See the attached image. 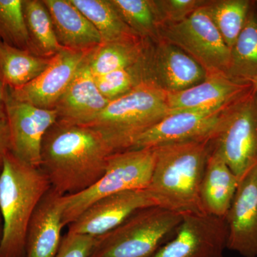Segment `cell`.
<instances>
[{
  "instance_id": "6da1fadb",
  "label": "cell",
  "mask_w": 257,
  "mask_h": 257,
  "mask_svg": "<svg viewBox=\"0 0 257 257\" xmlns=\"http://www.w3.org/2000/svg\"><path fill=\"white\" fill-rule=\"evenodd\" d=\"M111 154L92 128L57 121L42 140L40 168L52 188L62 195H73L102 177Z\"/></svg>"
},
{
  "instance_id": "7a4b0ae2",
  "label": "cell",
  "mask_w": 257,
  "mask_h": 257,
  "mask_svg": "<svg viewBox=\"0 0 257 257\" xmlns=\"http://www.w3.org/2000/svg\"><path fill=\"white\" fill-rule=\"evenodd\" d=\"M152 149L155 166L147 189L157 206L182 215L204 213L200 189L211 140L169 144Z\"/></svg>"
},
{
  "instance_id": "3957f363",
  "label": "cell",
  "mask_w": 257,
  "mask_h": 257,
  "mask_svg": "<svg viewBox=\"0 0 257 257\" xmlns=\"http://www.w3.org/2000/svg\"><path fill=\"white\" fill-rule=\"evenodd\" d=\"M52 186L40 168L10 152L0 173V210L3 234L0 257H25L27 233L32 216Z\"/></svg>"
},
{
  "instance_id": "277c9868",
  "label": "cell",
  "mask_w": 257,
  "mask_h": 257,
  "mask_svg": "<svg viewBox=\"0 0 257 257\" xmlns=\"http://www.w3.org/2000/svg\"><path fill=\"white\" fill-rule=\"evenodd\" d=\"M170 111L167 93L145 82L109 101L87 127L99 134L113 153L125 151Z\"/></svg>"
},
{
  "instance_id": "5b68a950",
  "label": "cell",
  "mask_w": 257,
  "mask_h": 257,
  "mask_svg": "<svg viewBox=\"0 0 257 257\" xmlns=\"http://www.w3.org/2000/svg\"><path fill=\"white\" fill-rule=\"evenodd\" d=\"M182 214L155 206L140 209L96 238L89 257H152L173 236Z\"/></svg>"
},
{
  "instance_id": "8992f818",
  "label": "cell",
  "mask_w": 257,
  "mask_h": 257,
  "mask_svg": "<svg viewBox=\"0 0 257 257\" xmlns=\"http://www.w3.org/2000/svg\"><path fill=\"white\" fill-rule=\"evenodd\" d=\"M155 154L154 149L114 152L108 159L104 175L83 192L63 197L64 226L73 223L96 201L124 191L145 189L150 185Z\"/></svg>"
},
{
  "instance_id": "52a82bcc",
  "label": "cell",
  "mask_w": 257,
  "mask_h": 257,
  "mask_svg": "<svg viewBox=\"0 0 257 257\" xmlns=\"http://www.w3.org/2000/svg\"><path fill=\"white\" fill-rule=\"evenodd\" d=\"M239 182L257 165V94L253 84L231 103L211 140Z\"/></svg>"
},
{
  "instance_id": "ba28073f",
  "label": "cell",
  "mask_w": 257,
  "mask_h": 257,
  "mask_svg": "<svg viewBox=\"0 0 257 257\" xmlns=\"http://www.w3.org/2000/svg\"><path fill=\"white\" fill-rule=\"evenodd\" d=\"M204 6L179 23L161 26L159 38L190 56L204 69L207 77L227 76L231 50Z\"/></svg>"
},
{
  "instance_id": "9c48e42d",
  "label": "cell",
  "mask_w": 257,
  "mask_h": 257,
  "mask_svg": "<svg viewBox=\"0 0 257 257\" xmlns=\"http://www.w3.org/2000/svg\"><path fill=\"white\" fill-rule=\"evenodd\" d=\"M226 243L224 218L185 214L172 238L152 257H223Z\"/></svg>"
},
{
  "instance_id": "30bf717a",
  "label": "cell",
  "mask_w": 257,
  "mask_h": 257,
  "mask_svg": "<svg viewBox=\"0 0 257 257\" xmlns=\"http://www.w3.org/2000/svg\"><path fill=\"white\" fill-rule=\"evenodd\" d=\"M143 61L146 82L167 93L188 89L207 77L204 69L190 56L160 38L149 40Z\"/></svg>"
},
{
  "instance_id": "8fae6325",
  "label": "cell",
  "mask_w": 257,
  "mask_h": 257,
  "mask_svg": "<svg viewBox=\"0 0 257 257\" xmlns=\"http://www.w3.org/2000/svg\"><path fill=\"white\" fill-rule=\"evenodd\" d=\"M231 103L217 109L170 112L139 137L130 150L152 149L169 144L211 140Z\"/></svg>"
},
{
  "instance_id": "7c38bea8",
  "label": "cell",
  "mask_w": 257,
  "mask_h": 257,
  "mask_svg": "<svg viewBox=\"0 0 257 257\" xmlns=\"http://www.w3.org/2000/svg\"><path fill=\"white\" fill-rule=\"evenodd\" d=\"M5 113L11 136V152L28 165L40 167L42 140L57 121L55 109L37 107L13 99L5 88Z\"/></svg>"
},
{
  "instance_id": "4fadbf2b",
  "label": "cell",
  "mask_w": 257,
  "mask_h": 257,
  "mask_svg": "<svg viewBox=\"0 0 257 257\" xmlns=\"http://www.w3.org/2000/svg\"><path fill=\"white\" fill-rule=\"evenodd\" d=\"M157 206L145 189L124 191L96 201L69 225L67 232L98 237L121 224L134 213Z\"/></svg>"
},
{
  "instance_id": "5bb4252c",
  "label": "cell",
  "mask_w": 257,
  "mask_h": 257,
  "mask_svg": "<svg viewBox=\"0 0 257 257\" xmlns=\"http://www.w3.org/2000/svg\"><path fill=\"white\" fill-rule=\"evenodd\" d=\"M88 53L64 49L52 57L46 69L32 82L18 89L7 87L10 96L41 109H55Z\"/></svg>"
},
{
  "instance_id": "9a60e30c",
  "label": "cell",
  "mask_w": 257,
  "mask_h": 257,
  "mask_svg": "<svg viewBox=\"0 0 257 257\" xmlns=\"http://www.w3.org/2000/svg\"><path fill=\"white\" fill-rule=\"evenodd\" d=\"M226 248L257 257V165L240 180L227 214Z\"/></svg>"
},
{
  "instance_id": "2e32d148",
  "label": "cell",
  "mask_w": 257,
  "mask_h": 257,
  "mask_svg": "<svg viewBox=\"0 0 257 257\" xmlns=\"http://www.w3.org/2000/svg\"><path fill=\"white\" fill-rule=\"evenodd\" d=\"M109 101L99 91L85 58L56 104L57 121L87 126L104 110Z\"/></svg>"
},
{
  "instance_id": "e0dca14e",
  "label": "cell",
  "mask_w": 257,
  "mask_h": 257,
  "mask_svg": "<svg viewBox=\"0 0 257 257\" xmlns=\"http://www.w3.org/2000/svg\"><path fill=\"white\" fill-rule=\"evenodd\" d=\"M51 187L34 213L26 237L25 257H55L63 229V197Z\"/></svg>"
},
{
  "instance_id": "ac0fdd59",
  "label": "cell",
  "mask_w": 257,
  "mask_h": 257,
  "mask_svg": "<svg viewBox=\"0 0 257 257\" xmlns=\"http://www.w3.org/2000/svg\"><path fill=\"white\" fill-rule=\"evenodd\" d=\"M224 74L207 76L203 82L180 92L167 93L170 113L213 109L228 105L251 87Z\"/></svg>"
},
{
  "instance_id": "d6986e66",
  "label": "cell",
  "mask_w": 257,
  "mask_h": 257,
  "mask_svg": "<svg viewBox=\"0 0 257 257\" xmlns=\"http://www.w3.org/2000/svg\"><path fill=\"white\" fill-rule=\"evenodd\" d=\"M50 13L59 44L67 50L88 53L101 44L94 25L70 0H42Z\"/></svg>"
},
{
  "instance_id": "ffe728a7",
  "label": "cell",
  "mask_w": 257,
  "mask_h": 257,
  "mask_svg": "<svg viewBox=\"0 0 257 257\" xmlns=\"http://www.w3.org/2000/svg\"><path fill=\"white\" fill-rule=\"evenodd\" d=\"M239 184V179L211 147L200 189L201 204L204 213L225 218Z\"/></svg>"
},
{
  "instance_id": "44dd1931",
  "label": "cell",
  "mask_w": 257,
  "mask_h": 257,
  "mask_svg": "<svg viewBox=\"0 0 257 257\" xmlns=\"http://www.w3.org/2000/svg\"><path fill=\"white\" fill-rule=\"evenodd\" d=\"M148 40L138 39L101 43L86 56L88 66L94 77L127 68L143 57Z\"/></svg>"
},
{
  "instance_id": "7402d4cb",
  "label": "cell",
  "mask_w": 257,
  "mask_h": 257,
  "mask_svg": "<svg viewBox=\"0 0 257 257\" xmlns=\"http://www.w3.org/2000/svg\"><path fill=\"white\" fill-rule=\"evenodd\" d=\"M51 60L0 40V77L10 89H18L32 82L46 69Z\"/></svg>"
},
{
  "instance_id": "603a6c76",
  "label": "cell",
  "mask_w": 257,
  "mask_h": 257,
  "mask_svg": "<svg viewBox=\"0 0 257 257\" xmlns=\"http://www.w3.org/2000/svg\"><path fill=\"white\" fill-rule=\"evenodd\" d=\"M94 25L101 43L141 38L124 21L111 0H70Z\"/></svg>"
},
{
  "instance_id": "cb8c5ba5",
  "label": "cell",
  "mask_w": 257,
  "mask_h": 257,
  "mask_svg": "<svg viewBox=\"0 0 257 257\" xmlns=\"http://www.w3.org/2000/svg\"><path fill=\"white\" fill-rule=\"evenodd\" d=\"M31 52L51 59L64 50L57 41L50 13L42 0H23Z\"/></svg>"
},
{
  "instance_id": "d4e9b609",
  "label": "cell",
  "mask_w": 257,
  "mask_h": 257,
  "mask_svg": "<svg viewBox=\"0 0 257 257\" xmlns=\"http://www.w3.org/2000/svg\"><path fill=\"white\" fill-rule=\"evenodd\" d=\"M227 76L238 82L257 78V13L250 9L246 23L231 49Z\"/></svg>"
},
{
  "instance_id": "484cf974",
  "label": "cell",
  "mask_w": 257,
  "mask_h": 257,
  "mask_svg": "<svg viewBox=\"0 0 257 257\" xmlns=\"http://www.w3.org/2000/svg\"><path fill=\"white\" fill-rule=\"evenodd\" d=\"M251 7L248 0L208 1L204 6L230 50L246 23Z\"/></svg>"
},
{
  "instance_id": "4316f807",
  "label": "cell",
  "mask_w": 257,
  "mask_h": 257,
  "mask_svg": "<svg viewBox=\"0 0 257 257\" xmlns=\"http://www.w3.org/2000/svg\"><path fill=\"white\" fill-rule=\"evenodd\" d=\"M126 25L144 40H157L160 19L154 0H111Z\"/></svg>"
},
{
  "instance_id": "83f0119b",
  "label": "cell",
  "mask_w": 257,
  "mask_h": 257,
  "mask_svg": "<svg viewBox=\"0 0 257 257\" xmlns=\"http://www.w3.org/2000/svg\"><path fill=\"white\" fill-rule=\"evenodd\" d=\"M0 40L10 46L31 52L23 0H0Z\"/></svg>"
},
{
  "instance_id": "f1b7e54d",
  "label": "cell",
  "mask_w": 257,
  "mask_h": 257,
  "mask_svg": "<svg viewBox=\"0 0 257 257\" xmlns=\"http://www.w3.org/2000/svg\"><path fill=\"white\" fill-rule=\"evenodd\" d=\"M143 57L138 62L127 68L95 77L96 85L106 99L109 101L113 100L130 92L140 84L146 82Z\"/></svg>"
},
{
  "instance_id": "f546056e",
  "label": "cell",
  "mask_w": 257,
  "mask_h": 257,
  "mask_svg": "<svg viewBox=\"0 0 257 257\" xmlns=\"http://www.w3.org/2000/svg\"><path fill=\"white\" fill-rule=\"evenodd\" d=\"M160 27L179 23L207 4V0H154Z\"/></svg>"
},
{
  "instance_id": "4dcf8cb0",
  "label": "cell",
  "mask_w": 257,
  "mask_h": 257,
  "mask_svg": "<svg viewBox=\"0 0 257 257\" xmlns=\"http://www.w3.org/2000/svg\"><path fill=\"white\" fill-rule=\"evenodd\" d=\"M95 241L96 237L89 235L67 232L55 257H89Z\"/></svg>"
},
{
  "instance_id": "1f68e13d",
  "label": "cell",
  "mask_w": 257,
  "mask_h": 257,
  "mask_svg": "<svg viewBox=\"0 0 257 257\" xmlns=\"http://www.w3.org/2000/svg\"><path fill=\"white\" fill-rule=\"evenodd\" d=\"M11 152V136L7 117L0 119V167L5 157Z\"/></svg>"
},
{
  "instance_id": "d6a6232c",
  "label": "cell",
  "mask_w": 257,
  "mask_h": 257,
  "mask_svg": "<svg viewBox=\"0 0 257 257\" xmlns=\"http://www.w3.org/2000/svg\"><path fill=\"white\" fill-rule=\"evenodd\" d=\"M5 86L0 77V119L6 117L5 113Z\"/></svg>"
},
{
  "instance_id": "836d02e7",
  "label": "cell",
  "mask_w": 257,
  "mask_h": 257,
  "mask_svg": "<svg viewBox=\"0 0 257 257\" xmlns=\"http://www.w3.org/2000/svg\"><path fill=\"white\" fill-rule=\"evenodd\" d=\"M2 167H0V173H1ZM3 234V221L2 216L1 210H0V243H1L2 238Z\"/></svg>"
},
{
  "instance_id": "e575fe53",
  "label": "cell",
  "mask_w": 257,
  "mask_h": 257,
  "mask_svg": "<svg viewBox=\"0 0 257 257\" xmlns=\"http://www.w3.org/2000/svg\"><path fill=\"white\" fill-rule=\"evenodd\" d=\"M252 84H253V87H254L255 90H256V94H257V78L256 79H254V80H253V82H252Z\"/></svg>"
},
{
  "instance_id": "d590c367",
  "label": "cell",
  "mask_w": 257,
  "mask_h": 257,
  "mask_svg": "<svg viewBox=\"0 0 257 257\" xmlns=\"http://www.w3.org/2000/svg\"><path fill=\"white\" fill-rule=\"evenodd\" d=\"M256 4H257V1H256Z\"/></svg>"
}]
</instances>
